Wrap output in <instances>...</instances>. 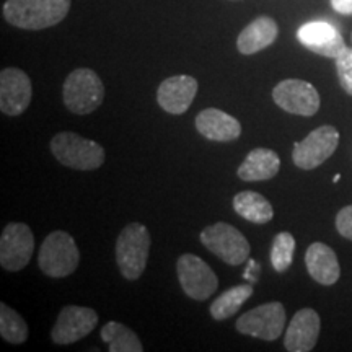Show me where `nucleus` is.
Returning a JSON list of instances; mask_svg holds the SVG:
<instances>
[{
    "instance_id": "nucleus-1",
    "label": "nucleus",
    "mask_w": 352,
    "mask_h": 352,
    "mask_svg": "<svg viewBox=\"0 0 352 352\" xmlns=\"http://www.w3.org/2000/svg\"><path fill=\"white\" fill-rule=\"evenodd\" d=\"M2 10L10 25L38 32L60 23L70 10V0H7Z\"/></svg>"
},
{
    "instance_id": "nucleus-2",
    "label": "nucleus",
    "mask_w": 352,
    "mask_h": 352,
    "mask_svg": "<svg viewBox=\"0 0 352 352\" xmlns=\"http://www.w3.org/2000/svg\"><path fill=\"white\" fill-rule=\"evenodd\" d=\"M51 153L60 165L72 170L91 171L104 164V148L76 132H59L51 139Z\"/></svg>"
},
{
    "instance_id": "nucleus-3",
    "label": "nucleus",
    "mask_w": 352,
    "mask_h": 352,
    "mask_svg": "<svg viewBox=\"0 0 352 352\" xmlns=\"http://www.w3.org/2000/svg\"><path fill=\"white\" fill-rule=\"evenodd\" d=\"M151 252V233L140 222H132L122 228L116 240V263L122 277L138 280L147 267Z\"/></svg>"
},
{
    "instance_id": "nucleus-4",
    "label": "nucleus",
    "mask_w": 352,
    "mask_h": 352,
    "mask_svg": "<svg viewBox=\"0 0 352 352\" xmlns=\"http://www.w3.org/2000/svg\"><path fill=\"white\" fill-rule=\"evenodd\" d=\"M80 252L76 240L64 230L51 232L43 241L38 254V266L43 274L54 279H63L76 272Z\"/></svg>"
},
{
    "instance_id": "nucleus-5",
    "label": "nucleus",
    "mask_w": 352,
    "mask_h": 352,
    "mask_svg": "<svg viewBox=\"0 0 352 352\" xmlns=\"http://www.w3.org/2000/svg\"><path fill=\"white\" fill-rule=\"evenodd\" d=\"M104 98V85L95 70L80 67L72 70L63 85L65 108L74 114H90Z\"/></svg>"
},
{
    "instance_id": "nucleus-6",
    "label": "nucleus",
    "mask_w": 352,
    "mask_h": 352,
    "mask_svg": "<svg viewBox=\"0 0 352 352\" xmlns=\"http://www.w3.org/2000/svg\"><path fill=\"white\" fill-rule=\"evenodd\" d=\"M201 243L230 266L243 264L252 252L243 233L226 222H217L206 227L201 232Z\"/></svg>"
},
{
    "instance_id": "nucleus-7",
    "label": "nucleus",
    "mask_w": 352,
    "mask_h": 352,
    "mask_svg": "<svg viewBox=\"0 0 352 352\" xmlns=\"http://www.w3.org/2000/svg\"><path fill=\"white\" fill-rule=\"evenodd\" d=\"M176 272L184 294L192 300H208L219 287V279L212 267L196 254H182L176 263Z\"/></svg>"
},
{
    "instance_id": "nucleus-8",
    "label": "nucleus",
    "mask_w": 352,
    "mask_h": 352,
    "mask_svg": "<svg viewBox=\"0 0 352 352\" xmlns=\"http://www.w3.org/2000/svg\"><path fill=\"white\" fill-rule=\"evenodd\" d=\"M285 328V308L280 302L263 303L236 320V329L245 336L274 341Z\"/></svg>"
},
{
    "instance_id": "nucleus-9",
    "label": "nucleus",
    "mask_w": 352,
    "mask_h": 352,
    "mask_svg": "<svg viewBox=\"0 0 352 352\" xmlns=\"http://www.w3.org/2000/svg\"><path fill=\"white\" fill-rule=\"evenodd\" d=\"M340 145V132L333 126H321L305 139L294 144L292 160L298 168L314 170L328 160Z\"/></svg>"
},
{
    "instance_id": "nucleus-10",
    "label": "nucleus",
    "mask_w": 352,
    "mask_h": 352,
    "mask_svg": "<svg viewBox=\"0 0 352 352\" xmlns=\"http://www.w3.org/2000/svg\"><path fill=\"white\" fill-rule=\"evenodd\" d=\"M34 235L26 223L12 222L0 236V266L6 271H21L33 256Z\"/></svg>"
},
{
    "instance_id": "nucleus-11",
    "label": "nucleus",
    "mask_w": 352,
    "mask_h": 352,
    "mask_svg": "<svg viewBox=\"0 0 352 352\" xmlns=\"http://www.w3.org/2000/svg\"><path fill=\"white\" fill-rule=\"evenodd\" d=\"M272 100L284 111L298 116H314L320 109V94L310 82L287 78L272 90Z\"/></svg>"
},
{
    "instance_id": "nucleus-12",
    "label": "nucleus",
    "mask_w": 352,
    "mask_h": 352,
    "mask_svg": "<svg viewBox=\"0 0 352 352\" xmlns=\"http://www.w3.org/2000/svg\"><path fill=\"white\" fill-rule=\"evenodd\" d=\"M96 324L98 314L94 308L65 305L59 311L54 328L51 329V340L57 346L74 344L94 331Z\"/></svg>"
},
{
    "instance_id": "nucleus-13",
    "label": "nucleus",
    "mask_w": 352,
    "mask_h": 352,
    "mask_svg": "<svg viewBox=\"0 0 352 352\" xmlns=\"http://www.w3.org/2000/svg\"><path fill=\"white\" fill-rule=\"evenodd\" d=\"M33 85L23 70L7 67L0 72V109L7 116H20L32 103Z\"/></svg>"
},
{
    "instance_id": "nucleus-14",
    "label": "nucleus",
    "mask_w": 352,
    "mask_h": 352,
    "mask_svg": "<svg viewBox=\"0 0 352 352\" xmlns=\"http://www.w3.org/2000/svg\"><path fill=\"white\" fill-rule=\"evenodd\" d=\"M199 83L191 76H173L160 83L157 90V101L164 111L183 114L195 101Z\"/></svg>"
},
{
    "instance_id": "nucleus-15",
    "label": "nucleus",
    "mask_w": 352,
    "mask_h": 352,
    "mask_svg": "<svg viewBox=\"0 0 352 352\" xmlns=\"http://www.w3.org/2000/svg\"><path fill=\"white\" fill-rule=\"evenodd\" d=\"M320 329V315L314 308H302L290 320L287 331H285V349L289 352H310L318 341Z\"/></svg>"
},
{
    "instance_id": "nucleus-16",
    "label": "nucleus",
    "mask_w": 352,
    "mask_h": 352,
    "mask_svg": "<svg viewBox=\"0 0 352 352\" xmlns=\"http://www.w3.org/2000/svg\"><path fill=\"white\" fill-rule=\"evenodd\" d=\"M297 38L307 50L318 56L331 57V59H336L338 54L346 47L341 33L333 25L324 23V21H311L300 26Z\"/></svg>"
},
{
    "instance_id": "nucleus-17",
    "label": "nucleus",
    "mask_w": 352,
    "mask_h": 352,
    "mask_svg": "<svg viewBox=\"0 0 352 352\" xmlns=\"http://www.w3.org/2000/svg\"><path fill=\"white\" fill-rule=\"evenodd\" d=\"M196 129L202 138L215 142H232L241 135L240 121L217 108L202 109L196 116Z\"/></svg>"
},
{
    "instance_id": "nucleus-18",
    "label": "nucleus",
    "mask_w": 352,
    "mask_h": 352,
    "mask_svg": "<svg viewBox=\"0 0 352 352\" xmlns=\"http://www.w3.org/2000/svg\"><path fill=\"white\" fill-rule=\"evenodd\" d=\"M305 266L308 274L321 285H333L340 280L341 267L336 253L328 245L315 241L305 253Z\"/></svg>"
},
{
    "instance_id": "nucleus-19",
    "label": "nucleus",
    "mask_w": 352,
    "mask_h": 352,
    "mask_svg": "<svg viewBox=\"0 0 352 352\" xmlns=\"http://www.w3.org/2000/svg\"><path fill=\"white\" fill-rule=\"evenodd\" d=\"M277 34H279V26L276 20H272L271 16H258L248 26H245V30H241L236 39V47L245 56L256 54L271 46L276 41Z\"/></svg>"
},
{
    "instance_id": "nucleus-20",
    "label": "nucleus",
    "mask_w": 352,
    "mask_h": 352,
    "mask_svg": "<svg viewBox=\"0 0 352 352\" xmlns=\"http://www.w3.org/2000/svg\"><path fill=\"white\" fill-rule=\"evenodd\" d=\"M280 170V158L271 148H253L240 165L239 175L243 182H266L274 178Z\"/></svg>"
},
{
    "instance_id": "nucleus-21",
    "label": "nucleus",
    "mask_w": 352,
    "mask_h": 352,
    "mask_svg": "<svg viewBox=\"0 0 352 352\" xmlns=\"http://www.w3.org/2000/svg\"><path fill=\"white\" fill-rule=\"evenodd\" d=\"M233 209L240 217L248 220V222L259 223V226L271 222L272 217H274L271 202L254 191L239 192L233 197Z\"/></svg>"
},
{
    "instance_id": "nucleus-22",
    "label": "nucleus",
    "mask_w": 352,
    "mask_h": 352,
    "mask_svg": "<svg viewBox=\"0 0 352 352\" xmlns=\"http://www.w3.org/2000/svg\"><path fill=\"white\" fill-rule=\"evenodd\" d=\"M253 296L252 284H240L235 287L226 290L223 294L215 298L210 305V316L217 321L230 318L240 310V307Z\"/></svg>"
},
{
    "instance_id": "nucleus-23",
    "label": "nucleus",
    "mask_w": 352,
    "mask_h": 352,
    "mask_svg": "<svg viewBox=\"0 0 352 352\" xmlns=\"http://www.w3.org/2000/svg\"><path fill=\"white\" fill-rule=\"evenodd\" d=\"M101 340L111 352H142L144 346L138 334L118 321H109L101 328Z\"/></svg>"
},
{
    "instance_id": "nucleus-24",
    "label": "nucleus",
    "mask_w": 352,
    "mask_h": 352,
    "mask_svg": "<svg viewBox=\"0 0 352 352\" xmlns=\"http://www.w3.org/2000/svg\"><path fill=\"white\" fill-rule=\"evenodd\" d=\"M28 334L25 320L7 303H0V336L10 344H21L28 340Z\"/></svg>"
},
{
    "instance_id": "nucleus-25",
    "label": "nucleus",
    "mask_w": 352,
    "mask_h": 352,
    "mask_svg": "<svg viewBox=\"0 0 352 352\" xmlns=\"http://www.w3.org/2000/svg\"><path fill=\"white\" fill-rule=\"evenodd\" d=\"M296 254V239L292 233L280 232L272 240L271 246V264L277 272H285L292 266Z\"/></svg>"
},
{
    "instance_id": "nucleus-26",
    "label": "nucleus",
    "mask_w": 352,
    "mask_h": 352,
    "mask_svg": "<svg viewBox=\"0 0 352 352\" xmlns=\"http://www.w3.org/2000/svg\"><path fill=\"white\" fill-rule=\"evenodd\" d=\"M334 60H336L338 78H340L342 90H344L347 95L352 96V50L351 47L346 46Z\"/></svg>"
},
{
    "instance_id": "nucleus-27",
    "label": "nucleus",
    "mask_w": 352,
    "mask_h": 352,
    "mask_svg": "<svg viewBox=\"0 0 352 352\" xmlns=\"http://www.w3.org/2000/svg\"><path fill=\"white\" fill-rule=\"evenodd\" d=\"M336 230L341 236L352 241V204L342 208L336 215Z\"/></svg>"
},
{
    "instance_id": "nucleus-28",
    "label": "nucleus",
    "mask_w": 352,
    "mask_h": 352,
    "mask_svg": "<svg viewBox=\"0 0 352 352\" xmlns=\"http://www.w3.org/2000/svg\"><path fill=\"white\" fill-rule=\"evenodd\" d=\"M331 7L341 15H352V0H331Z\"/></svg>"
},
{
    "instance_id": "nucleus-29",
    "label": "nucleus",
    "mask_w": 352,
    "mask_h": 352,
    "mask_svg": "<svg viewBox=\"0 0 352 352\" xmlns=\"http://www.w3.org/2000/svg\"><path fill=\"white\" fill-rule=\"evenodd\" d=\"M340 179H341V175H336V176H334L333 182H334V183H338V182H340Z\"/></svg>"
}]
</instances>
